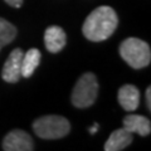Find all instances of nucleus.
Segmentation results:
<instances>
[{
    "label": "nucleus",
    "mask_w": 151,
    "mask_h": 151,
    "mask_svg": "<svg viewBox=\"0 0 151 151\" xmlns=\"http://www.w3.org/2000/svg\"><path fill=\"white\" fill-rule=\"evenodd\" d=\"M119 24L116 12L111 6H100L89 14L83 23V35L91 42H102L108 39Z\"/></svg>",
    "instance_id": "obj_1"
},
{
    "label": "nucleus",
    "mask_w": 151,
    "mask_h": 151,
    "mask_svg": "<svg viewBox=\"0 0 151 151\" xmlns=\"http://www.w3.org/2000/svg\"><path fill=\"white\" fill-rule=\"evenodd\" d=\"M120 54L125 62L135 69L145 68L150 64L151 52L146 42L139 38H127L120 45Z\"/></svg>",
    "instance_id": "obj_2"
},
{
    "label": "nucleus",
    "mask_w": 151,
    "mask_h": 151,
    "mask_svg": "<svg viewBox=\"0 0 151 151\" xmlns=\"http://www.w3.org/2000/svg\"><path fill=\"white\" fill-rule=\"evenodd\" d=\"M33 130L40 139L57 140L68 135V132L70 131V124L63 116L48 115L33 122Z\"/></svg>",
    "instance_id": "obj_3"
},
{
    "label": "nucleus",
    "mask_w": 151,
    "mask_h": 151,
    "mask_svg": "<svg viewBox=\"0 0 151 151\" xmlns=\"http://www.w3.org/2000/svg\"><path fill=\"white\" fill-rule=\"evenodd\" d=\"M98 94V82L93 73L82 74L72 91V103L78 108L91 107Z\"/></svg>",
    "instance_id": "obj_4"
},
{
    "label": "nucleus",
    "mask_w": 151,
    "mask_h": 151,
    "mask_svg": "<svg viewBox=\"0 0 151 151\" xmlns=\"http://www.w3.org/2000/svg\"><path fill=\"white\" fill-rule=\"evenodd\" d=\"M3 150L5 151H32L34 144L29 134L22 130H14L4 137Z\"/></svg>",
    "instance_id": "obj_5"
},
{
    "label": "nucleus",
    "mask_w": 151,
    "mask_h": 151,
    "mask_svg": "<svg viewBox=\"0 0 151 151\" xmlns=\"http://www.w3.org/2000/svg\"><path fill=\"white\" fill-rule=\"evenodd\" d=\"M23 50L20 48L14 49L6 62L4 63L1 78L8 83H17L22 77V59H23Z\"/></svg>",
    "instance_id": "obj_6"
},
{
    "label": "nucleus",
    "mask_w": 151,
    "mask_h": 151,
    "mask_svg": "<svg viewBox=\"0 0 151 151\" xmlns=\"http://www.w3.org/2000/svg\"><path fill=\"white\" fill-rule=\"evenodd\" d=\"M67 42L65 33L58 25H50L44 32V43L50 53H58L60 52Z\"/></svg>",
    "instance_id": "obj_7"
},
{
    "label": "nucleus",
    "mask_w": 151,
    "mask_h": 151,
    "mask_svg": "<svg viewBox=\"0 0 151 151\" xmlns=\"http://www.w3.org/2000/svg\"><path fill=\"white\" fill-rule=\"evenodd\" d=\"M119 102L125 111L132 112L140 105V92L132 84H125L119 91Z\"/></svg>",
    "instance_id": "obj_8"
},
{
    "label": "nucleus",
    "mask_w": 151,
    "mask_h": 151,
    "mask_svg": "<svg viewBox=\"0 0 151 151\" xmlns=\"http://www.w3.org/2000/svg\"><path fill=\"white\" fill-rule=\"evenodd\" d=\"M124 129L131 132L132 135L147 136L151 131L150 120L142 115H129L124 119Z\"/></svg>",
    "instance_id": "obj_9"
},
{
    "label": "nucleus",
    "mask_w": 151,
    "mask_h": 151,
    "mask_svg": "<svg viewBox=\"0 0 151 151\" xmlns=\"http://www.w3.org/2000/svg\"><path fill=\"white\" fill-rule=\"evenodd\" d=\"M132 136L131 132H129L125 129H119L113 131L111 136L105 144V150L106 151H120L124 150L132 142Z\"/></svg>",
    "instance_id": "obj_10"
},
{
    "label": "nucleus",
    "mask_w": 151,
    "mask_h": 151,
    "mask_svg": "<svg viewBox=\"0 0 151 151\" xmlns=\"http://www.w3.org/2000/svg\"><path fill=\"white\" fill-rule=\"evenodd\" d=\"M40 52L32 48L27 52L25 54H23V59H22V77L29 78L30 76L34 73V70L40 63Z\"/></svg>",
    "instance_id": "obj_11"
},
{
    "label": "nucleus",
    "mask_w": 151,
    "mask_h": 151,
    "mask_svg": "<svg viewBox=\"0 0 151 151\" xmlns=\"http://www.w3.org/2000/svg\"><path fill=\"white\" fill-rule=\"evenodd\" d=\"M17 37V28L5 19L0 18V50L4 45L12 43Z\"/></svg>",
    "instance_id": "obj_12"
},
{
    "label": "nucleus",
    "mask_w": 151,
    "mask_h": 151,
    "mask_svg": "<svg viewBox=\"0 0 151 151\" xmlns=\"http://www.w3.org/2000/svg\"><path fill=\"white\" fill-rule=\"evenodd\" d=\"M5 3H8L9 5L14 8H20L23 4V0H5Z\"/></svg>",
    "instance_id": "obj_13"
},
{
    "label": "nucleus",
    "mask_w": 151,
    "mask_h": 151,
    "mask_svg": "<svg viewBox=\"0 0 151 151\" xmlns=\"http://www.w3.org/2000/svg\"><path fill=\"white\" fill-rule=\"evenodd\" d=\"M146 103H147V108L149 111L151 110V87H147V89H146Z\"/></svg>",
    "instance_id": "obj_14"
},
{
    "label": "nucleus",
    "mask_w": 151,
    "mask_h": 151,
    "mask_svg": "<svg viewBox=\"0 0 151 151\" xmlns=\"http://www.w3.org/2000/svg\"><path fill=\"white\" fill-rule=\"evenodd\" d=\"M97 130H98V125L96 124V125H93V127H91V130H89V131H91V134H94Z\"/></svg>",
    "instance_id": "obj_15"
}]
</instances>
